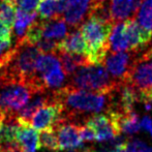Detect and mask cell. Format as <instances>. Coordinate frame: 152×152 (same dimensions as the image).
Segmentation results:
<instances>
[{
    "mask_svg": "<svg viewBox=\"0 0 152 152\" xmlns=\"http://www.w3.org/2000/svg\"><path fill=\"white\" fill-rule=\"evenodd\" d=\"M116 90L104 93L64 86L54 91V98L63 106V121H66L79 116L97 114L104 110L110 111L114 106Z\"/></svg>",
    "mask_w": 152,
    "mask_h": 152,
    "instance_id": "1",
    "label": "cell"
},
{
    "mask_svg": "<svg viewBox=\"0 0 152 152\" xmlns=\"http://www.w3.org/2000/svg\"><path fill=\"white\" fill-rule=\"evenodd\" d=\"M115 23L88 15L80 30L87 45V58L90 64H102L109 53V36Z\"/></svg>",
    "mask_w": 152,
    "mask_h": 152,
    "instance_id": "2",
    "label": "cell"
},
{
    "mask_svg": "<svg viewBox=\"0 0 152 152\" xmlns=\"http://www.w3.org/2000/svg\"><path fill=\"white\" fill-rule=\"evenodd\" d=\"M152 39V31L142 27L134 18L115 24L109 36V48L113 52L139 51Z\"/></svg>",
    "mask_w": 152,
    "mask_h": 152,
    "instance_id": "3",
    "label": "cell"
},
{
    "mask_svg": "<svg viewBox=\"0 0 152 152\" xmlns=\"http://www.w3.org/2000/svg\"><path fill=\"white\" fill-rule=\"evenodd\" d=\"M121 83H117L109 75L104 64L80 66L70 75L66 86L85 91L110 93L115 91Z\"/></svg>",
    "mask_w": 152,
    "mask_h": 152,
    "instance_id": "4",
    "label": "cell"
},
{
    "mask_svg": "<svg viewBox=\"0 0 152 152\" xmlns=\"http://www.w3.org/2000/svg\"><path fill=\"white\" fill-rule=\"evenodd\" d=\"M16 53L12 61L4 67L6 74L12 78L23 81H31L38 78L36 74V61L42 53L26 38L16 42Z\"/></svg>",
    "mask_w": 152,
    "mask_h": 152,
    "instance_id": "5",
    "label": "cell"
},
{
    "mask_svg": "<svg viewBox=\"0 0 152 152\" xmlns=\"http://www.w3.org/2000/svg\"><path fill=\"white\" fill-rule=\"evenodd\" d=\"M125 83L132 85L139 94L152 90V48L136 57Z\"/></svg>",
    "mask_w": 152,
    "mask_h": 152,
    "instance_id": "6",
    "label": "cell"
},
{
    "mask_svg": "<svg viewBox=\"0 0 152 152\" xmlns=\"http://www.w3.org/2000/svg\"><path fill=\"white\" fill-rule=\"evenodd\" d=\"M85 125L94 132L95 141L97 142L112 141L121 134L117 112L114 110L108 111V115L90 116L85 121Z\"/></svg>",
    "mask_w": 152,
    "mask_h": 152,
    "instance_id": "7",
    "label": "cell"
},
{
    "mask_svg": "<svg viewBox=\"0 0 152 152\" xmlns=\"http://www.w3.org/2000/svg\"><path fill=\"white\" fill-rule=\"evenodd\" d=\"M138 54V51H123L107 54L102 64L111 78L117 83H124L129 69Z\"/></svg>",
    "mask_w": 152,
    "mask_h": 152,
    "instance_id": "8",
    "label": "cell"
},
{
    "mask_svg": "<svg viewBox=\"0 0 152 152\" xmlns=\"http://www.w3.org/2000/svg\"><path fill=\"white\" fill-rule=\"evenodd\" d=\"M63 121V106L59 102H54L42 107L31 118V125L36 130L55 128Z\"/></svg>",
    "mask_w": 152,
    "mask_h": 152,
    "instance_id": "9",
    "label": "cell"
},
{
    "mask_svg": "<svg viewBox=\"0 0 152 152\" xmlns=\"http://www.w3.org/2000/svg\"><path fill=\"white\" fill-rule=\"evenodd\" d=\"M81 125L74 123H65L62 121L55 127L58 138L59 150H72L82 146V137L80 132Z\"/></svg>",
    "mask_w": 152,
    "mask_h": 152,
    "instance_id": "10",
    "label": "cell"
},
{
    "mask_svg": "<svg viewBox=\"0 0 152 152\" xmlns=\"http://www.w3.org/2000/svg\"><path fill=\"white\" fill-rule=\"evenodd\" d=\"M54 102V91H49L47 88H42L32 95L29 102L16 113V116L18 119L30 122L32 116L38 109Z\"/></svg>",
    "mask_w": 152,
    "mask_h": 152,
    "instance_id": "11",
    "label": "cell"
},
{
    "mask_svg": "<svg viewBox=\"0 0 152 152\" xmlns=\"http://www.w3.org/2000/svg\"><path fill=\"white\" fill-rule=\"evenodd\" d=\"M18 132L17 143L24 152H37L40 149V142L38 132L30 122L18 119Z\"/></svg>",
    "mask_w": 152,
    "mask_h": 152,
    "instance_id": "12",
    "label": "cell"
},
{
    "mask_svg": "<svg viewBox=\"0 0 152 152\" xmlns=\"http://www.w3.org/2000/svg\"><path fill=\"white\" fill-rule=\"evenodd\" d=\"M92 0H69L62 14V18L69 26L78 27L89 15Z\"/></svg>",
    "mask_w": 152,
    "mask_h": 152,
    "instance_id": "13",
    "label": "cell"
},
{
    "mask_svg": "<svg viewBox=\"0 0 152 152\" xmlns=\"http://www.w3.org/2000/svg\"><path fill=\"white\" fill-rule=\"evenodd\" d=\"M142 0H111L110 14L114 22L134 18Z\"/></svg>",
    "mask_w": 152,
    "mask_h": 152,
    "instance_id": "14",
    "label": "cell"
},
{
    "mask_svg": "<svg viewBox=\"0 0 152 152\" xmlns=\"http://www.w3.org/2000/svg\"><path fill=\"white\" fill-rule=\"evenodd\" d=\"M57 50L70 54L87 55V45L80 29H76L58 42Z\"/></svg>",
    "mask_w": 152,
    "mask_h": 152,
    "instance_id": "15",
    "label": "cell"
},
{
    "mask_svg": "<svg viewBox=\"0 0 152 152\" xmlns=\"http://www.w3.org/2000/svg\"><path fill=\"white\" fill-rule=\"evenodd\" d=\"M37 12H27L24 10L17 8L16 10V19L14 23V31L17 37V42H21L25 38L26 33L30 26L34 22H36V17H37Z\"/></svg>",
    "mask_w": 152,
    "mask_h": 152,
    "instance_id": "16",
    "label": "cell"
},
{
    "mask_svg": "<svg viewBox=\"0 0 152 152\" xmlns=\"http://www.w3.org/2000/svg\"><path fill=\"white\" fill-rule=\"evenodd\" d=\"M42 36L49 39H62L67 33V26L63 18H55L51 20H42Z\"/></svg>",
    "mask_w": 152,
    "mask_h": 152,
    "instance_id": "17",
    "label": "cell"
},
{
    "mask_svg": "<svg viewBox=\"0 0 152 152\" xmlns=\"http://www.w3.org/2000/svg\"><path fill=\"white\" fill-rule=\"evenodd\" d=\"M116 112H117V118H118V123L121 130V134L124 132L126 134H134L140 130L141 121L139 119V116L134 111H130V112H126V113H121L118 112V111H116Z\"/></svg>",
    "mask_w": 152,
    "mask_h": 152,
    "instance_id": "18",
    "label": "cell"
},
{
    "mask_svg": "<svg viewBox=\"0 0 152 152\" xmlns=\"http://www.w3.org/2000/svg\"><path fill=\"white\" fill-rule=\"evenodd\" d=\"M62 67L60 60L55 53H48V54H40L36 61V74L38 77L47 74L53 69Z\"/></svg>",
    "mask_w": 152,
    "mask_h": 152,
    "instance_id": "19",
    "label": "cell"
},
{
    "mask_svg": "<svg viewBox=\"0 0 152 152\" xmlns=\"http://www.w3.org/2000/svg\"><path fill=\"white\" fill-rule=\"evenodd\" d=\"M38 78L47 89L52 90V89L61 88L65 81V74H64L62 67H59L38 77Z\"/></svg>",
    "mask_w": 152,
    "mask_h": 152,
    "instance_id": "20",
    "label": "cell"
},
{
    "mask_svg": "<svg viewBox=\"0 0 152 152\" xmlns=\"http://www.w3.org/2000/svg\"><path fill=\"white\" fill-rule=\"evenodd\" d=\"M136 16L141 26L152 31V0H142Z\"/></svg>",
    "mask_w": 152,
    "mask_h": 152,
    "instance_id": "21",
    "label": "cell"
},
{
    "mask_svg": "<svg viewBox=\"0 0 152 152\" xmlns=\"http://www.w3.org/2000/svg\"><path fill=\"white\" fill-rule=\"evenodd\" d=\"M37 14L39 15L42 20H51V19L60 18V16L58 15L57 0H40L39 4H38Z\"/></svg>",
    "mask_w": 152,
    "mask_h": 152,
    "instance_id": "22",
    "label": "cell"
},
{
    "mask_svg": "<svg viewBox=\"0 0 152 152\" xmlns=\"http://www.w3.org/2000/svg\"><path fill=\"white\" fill-rule=\"evenodd\" d=\"M16 19V5L10 1H0V20L10 29L12 28Z\"/></svg>",
    "mask_w": 152,
    "mask_h": 152,
    "instance_id": "23",
    "label": "cell"
},
{
    "mask_svg": "<svg viewBox=\"0 0 152 152\" xmlns=\"http://www.w3.org/2000/svg\"><path fill=\"white\" fill-rule=\"evenodd\" d=\"M40 146L45 147L51 151H58L59 144L58 138H57L56 129L55 128H49V129L42 130L39 134Z\"/></svg>",
    "mask_w": 152,
    "mask_h": 152,
    "instance_id": "24",
    "label": "cell"
},
{
    "mask_svg": "<svg viewBox=\"0 0 152 152\" xmlns=\"http://www.w3.org/2000/svg\"><path fill=\"white\" fill-rule=\"evenodd\" d=\"M10 45V40H0V69L7 66L16 53V48L12 49Z\"/></svg>",
    "mask_w": 152,
    "mask_h": 152,
    "instance_id": "25",
    "label": "cell"
},
{
    "mask_svg": "<svg viewBox=\"0 0 152 152\" xmlns=\"http://www.w3.org/2000/svg\"><path fill=\"white\" fill-rule=\"evenodd\" d=\"M34 46L40 51V53L44 54H48V53H55L57 51V47H58V42L53 39H49L42 36V38L35 42Z\"/></svg>",
    "mask_w": 152,
    "mask_h": 152,
    "instance_id": "26",
    "label": "cell"
},
{
    "mask_svg": "<svg viewBox=\"0 0 152 152\" xmlns=\"http://www.w3.org/2000/svg\"><path fill=\"white\" fill-rule=\"evenodd\" d=\"M40 0H15V5L18 6V8L24 10L27 12H35L36 7L39 4Z\"/></svg>",
    "mask_w": 152,
    "mask_h": 152,
    "instance_id": "27",
    "label": "cell"
},
{
    "mask_svg": "<svg viewBox=\"0 0 152 152\" xmlns=\"http://www.w3.org/2000/svg\"><path fill=\"white\" fill-rule=\"evenodd\" d=\"M127 146L132 152H152V148H150L146 143L140 140H134L127 142Z\"/></svg>",
    "mask_w": 152,
    "mask_h": 152,
    "instance_id": "28",
    "label": "cell"
},
{
    "mask_svg": "<svg viewBox=\"0 0 152 152\" xmlns=\"http://www.w3.org/2000/svg\"><path fill=\"white\" fill-rule=\"evenodd\" d=\"M81 132V137H82L83 141H87V142H92V141H95V136H94V132H92L90 128H88L86 125H81L80 128Z\"/></svg>",
    "mask_w": 152,
    "mask_h": 152,
    "instance_id": "29",
    "label": "cell"
},
{
    "mask_svg": "<svg viewBox=\"0 0 152 152\" xmlns=\"http://www.w3.org/2000/svg\"><path fill=\"white\" fill-rule=\"evenodd\" d=\"M10 38H12V29L0 20V40H10Z\"/></svg>",
    "mask_w": 152,
    "mask_h": 152,
    "instance_id": "30",
    "label": "cell"
},
{
    "mask_svg": "<svg viewBox=\"0 0 152 152\" xmlns=\"http://www.w3.org/2000/svg\"><path fill=\"white\" fill-rule=\"evenodd\" d=\"M141 127L149 132L152 136V119L149 116H145L141 121Z\"/></svg>",
    "mask_w": 152,
    "mask_h": 152,
    "instance_id": "31",
    "label": "cell"
},
{
    "mask_svg": "<svg viewBox=\"0 0 152 152\" xmlns=\"http://www.w3.org/2000/svg\"><path fill=\"white\" fill-rule=\"evenodd\" d=\"M115 151L116 152H132L129 148H128L127 142L118 143V144L115 146Z\"/></svg>",
    "mask_w": 152,
    "mask_h": 152,
    "instance_id": "32",
    "label": "cell"
},
{
    "mask_svg": "<svg viewBox=\"0 0 152 152\" xmlns=\"http://www.w3.org/2000/svg\"><path fill=\"white\" fill-rule=\"evenodd\" d=\"M107 2V0H92V5H95V4H102Z\"/></svg>",
    "mask_w": 152,
    "mask_h": 152,
    "instance_id": "33",
    "label": "cell"
},
{
    "mask_svg": "<svg viewBox=\"0 0 152 152\" xmlns=\"http://www.w3.org/2000/svg\"><path fill=\"white\" fill-rule=\"evenodd\" d=\"M4 116H5V114H4V113H2L1 111H0V121H1L2 119L4 118Z\"/></svg>",
    "mask_w": 152,
    "mask_h": 152,
    "instance_id": "34",
    "label": "cell"
},
{
    "mask_svg": "<svg viewBox=\"0 0 152 152\" xmlns=\"http://www.w3.org/2000/svg\"><path fill=\"white\" fill-rule=\"evenodd\" d=\"M72 152H77V151H72ZM83 152H88V151H83Z\"/></svg>",
    "mask_w": 152,
    "mask_h": 152,
    "instance_id": "35",
    "label": "cell"
},
{
    "mask_svg": "<svg viewBox=\"0 0 152 152\" xmlns=\"http://www.w3.org/2000/svg\"><path fill=\"white\" fill-rule=\"evenodd\" d=\"M21 152H24V151H21Z\"/></svg>",
    "mask_w": 152,
    "mask_h": 152,
    "instance_id": "36",
    "label": "cell"
}]
</instances>
